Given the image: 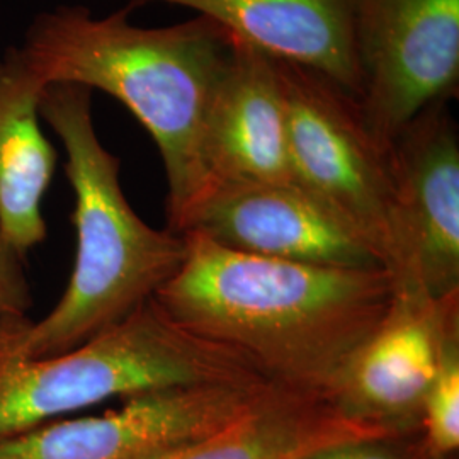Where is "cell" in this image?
I'll return each mask as SVG.
<instances>
[{"mask_svg":"<svg viewBox=\"0 0 459 459\" xmlns=\"http://www.w3.org/2000/svg\"><path fill=\"white\" fill-rule=\"evenodd\" d=\"M43 91L16 49L0 55V230L22 255L47 237L43 199L56 167L39 126Z\"/></svg>","mask_w":459,"mask_h":459,"instance_id":"obj_13","label":"cell"},{"mask_svg":"<svg viewBox=\"0 0 459 459\" xmlns=\"http://www.w3.org/2000/svg\"><path fill=\"white\" fill-rule=\"evenodd\" d=\"M231 38L210 17L140 28L130 9L94 17L85 7H58L34 17L14 49L43 87L79 83L132 111L160 152L169 230L181 233L208 193L203 138Z\"/></svg>","mask_w":459,"mask_h":459,"instance_id":"obj_2","label":"cell"},{"mask_svg":"<svg viewBox=\"0 0 459 459\" xmlns=\"http://www.w3.org/2000/svg\"><path fill=\"white\" fill-rule=\"evenodd\" d=\"M299 459H443L430 453L420 430L377 434L330 444ZM458 459V458H451Z\"/></svg>","mask_w":459,"mask_h":459,"instance_id":"obj_16","label":"cell"},{"mask_svg":"<svg viewBox=\"0 0 459 459\" xmlns=\"http://www.w3.org/2000/svg\"><path fill=\"white\" fill-rule=\"evenodd\" d=\"M39 116L65 148L74 189L75 264L65 293L39 322H7L17 347L30 356H55L83 344L150 301L181 267L187 247L170 230L152 229L133 212L119 184V159L99 140L92 91L51 83Z\"/></svg>","mask_w":459,"mask_h":459,"instance_id":"obj_3","label":"cell"},{"mask_svg":"<svg viewBox=\"0 0 459 459\" xmlns=\"http://www.w3.org/2000/svg\"><path fill=\"white\" fill-rule=\"evenodd\" d=\"M179 271L152 298L179 327L250 364L271 385L325 394L392 307L386 267L347 269L242 254L182 233Z\"/></svg>","mask_w":459,"mask_h":459,"instance_id":"obj_1","label":"cell"},{"mask_svg":"<svg viewBox=\"0 0 459 459\" xmlns=\"http://www.w3.org/2000/svg\"><path fill=\"white\" fill-rule=\"evenodd\" d=\"M458 316L459 291L432 298L419 281L396 278L385 320L337 373L328 400L361 426L420 430L444 332Z\"/></svg>","mask_w":459,"mask_h":459,"instance_id":"obj_8","label":"cell"},{"mask_svg":"<svg viewBox=\"0 0 459 459\" xmlns=\"http://www.w3.org/2000/svg\"><path fill=\"white\" fill-rule=\"evenodd\" d=\"M165 2L210 17L273 58L308 66L354 98L361 92L354 0H138Z\"/></svg>","mask_w":459,"mask_h":459,"instance_id":"obj_12","label":"cell"},{"mask_svg":"<svg viewBox=\"0 0 459 459\" xmlns=\"http://www.w3.org/2000/svg\"><path fill=\"white\" fill-rule=\"evenodd\" d=\"M193 385H271L250 364L179 327L150 299L55 356L24 354L0 325V439L111 398Z\"/></svg>","mask_w":459,"mask_h":459,"instance_id":"obj_4","label":"cell"},{"mask_svg":"<svg viewBox=\"0 0 459 459\" xmlns=\"http://www.w3.org/2000/svg\"><path fill=\"white\" fill-rule=\"evenodd\" d=\"M203 162L208 191L220 184L295 182L276 58L235 34L206 117Z\"/></svg>","mask_w":459,"mask_h":459,"instance_id":"obj_11","label":"cell"},{"mask_svg":"<svg viewBox=\"0 0 459 459\" xmlns=\"http://www.w3.org/2000/svg\"><path fill=\"white\" fill-rule=\"evenodd\" d=\"M447 102L422 109L390 143L403 271L432 298L459 291V133Z\"/></svg>","mask_w":459,"mask_h":459,"instance_id":"obj_10","label":"cell"},{"mask_svg":"<svg viewBox=\"0 0 459 459\" xmlns=\"http://www.w3.org/2000/svg\"><path fill=\"white\" fill-rule=\"evenodd\" d=\"M381 432L347 419L325 394L276 388L227 427L142 459H299Z\"/></svg>","mask_w":459,"mask_h":459,"instance_id":"obj_14","label":"cell"},{"mask_svg":"<svg viewBox=\"0 0 459 459\" xmlns=\"http://www.w3.org/2000/svg\"><path fill=\"white\" fill-rule=\"evenodd\" d=\"M293 181L322 199L400 276L390 145L366 125L358 98L308 66L276 58Z\"/></svg>","mask_w":459,"mask_h":459,"instance_id":"obj_5","label":"cell"},{"mask_svg":"<svg viewBox=\"0 0 459 459\" xmlns=\"http://www.w3.org/2000/svg\"><path fill=\"white\" fill-rule=\"evenodd\" d=\"M24 257L0 230V325L26 316L31 307V290L22 265Z\"/></svg>","mask_w":459,"mask_h":459,"instance_id":"obj_17","label":"cell"},{"mask_svg":"<svg viewBox=\"0 0 459 459\" xmlns=\"http://www.w3.org/2000/svg\"><path fill=\"white\" fill-rule=\"evenodd\" d=\"M189 231L267 259L347 269L386 267L356 230L296 182L214 186L186 218L179 235Z\"/></svg>","mask_w":459,"mask_h":459,"instance_id":"obj_9","label":"cell"},{"mask_svg":"<svg viewBox=\"0 0 459 459\" xmlns=\"http://www.w3.org/2000/svg\"><path fill=\"white\" fill-rule=\"evenodd\" d=\"M420 432L437 458H458L459 316L444 332L439 358L422 411Z\"/></svg>","mask_w":459,"mask_h":459,"instance_id":"obj_15","label":"cell"},{"mask_svg":"<svg viewBox=\"0 0 459 459\" xmlns=\"http://www.w3.org/2000/svg\"><path fill=\"white\" fill-rule=\"evenodd\" d=\"M359 106L390 145L411 117L459 92V0H354Z\"/></svg>","mask_w":459,"mask_h":459,"instance_id":"obj_6","label":"cell"},{"mask_svg":"<svg viewBox=\"0 0 459 459\" xmlns=\"http://www.w3.org/2000/svg\"><path fill=\"white\" fill-rule=\"evenodd\" d=\"M279 386L193 385L126 398L116 411L56 419L0 439V459H142L244 417Z\"/></svg>","mask_w":459,"mask_h":459,"instance_id":"obj_7","label":"cell"}]
</instances>
